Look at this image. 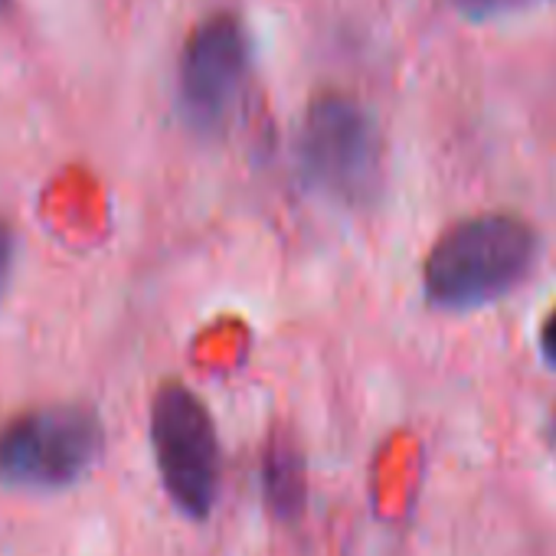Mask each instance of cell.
Segmentation results:
<instances>
[{
	"mask_svg": "<svg viewBox=\"0 0 556 556\" xmlns=\"http://www.w3.org/2000/svg\"><path fill=\"white\" fill-rule=\"evenodd\" d=\"M536 232L514 213H478L448 226L422 262L426 299L442 312H475L510 295L536 262Z\"/></svg>",
	"mask_w": 556,
	"mask_h": 556,
	"instance_id": "6da1fadb",
	"label": "cell"
},
{
	"mask_svg": "<svg viewBox=\"0 0 556 556\" xmlns=\"http://www.w3.org/2000/svg\"><path fill=\"white\" fill-rule=\"evenodd\" d=\"M299 164L328 200L370 203L383 184V138L367 105L348 92L315 96L299 135Z\"/></svg>",
	"mask_w": 556,
	"mask_h": 556,
	"instance_id": "7a4b0ae2",
	"label": "cell"
},
{
	"mask_svg": "<svg viewBox=\"0 0 556 556\" xmlns=\"http://www.w3.org/2000/svg\"><path fill=\"white\" fill-rule=\"evenodd\" d=\"M102 448L105 429L89 406H40L0 429V484L63 491L96 468Z\"/></svg>",
	"mask_w": 556,
	"mask_h": 556,
	"instance_id": "3957f363",
	"label": "cell"
},
{
	"mask_svg": "<svg viewBox=\"0 0 556 556\" xmlns=\"http://www.w3.org/2000/svg\"><path fill=\"white\" fill-rule=\"evenodd\" d=\"M151 448L170 504L206 520L219 494V439L210 409L184 383H164L151 400Z\"/></svg>",
	"mask_w": 556,
	"mask_h": 556,
	"instance_id": "277c9868",
	"label": "cell"
},
{
	"mask_svg": "<svg viewBox=\"0 0 556 556\" xmlns=\"http://www.w3.org/2000/svg\"><path fill=\"white\" fill-rule=\"evenodd\" d=\"M252 73V40L245 24L232 14H210L200 21L180 53L177 96L187 122L213 135L236 115Z\"/></svg>",
	"mask_w": 556,
	"mask_h": 556,
	"instance_id": "5b68a950",
	"label": "cell"
},
{
	"mask_svg": "<svg viewBox=\"0 0 556 556\" xmlns=\"http://www.w3.org/2000/svg\"><path fill=\"white\" fill-rule=\"evenodd\" d=\"M262 494L278 520H295L305 507V458L292 435L275 432L262 452Z\"/></svg>",
	"mask_w": 556,
	"mask_h": 556,
	"instance_id": "8992f818",
	"label": "cell"
},
{
	"mask_svg": "<svg viewBox=\"0 0 556 556\" xmlns=\"http://www.w3.org/2000/svg\"><path fill=\"white\" fill-rule=\"evenodd\" d=\"M452 4L468 21H491V17H501V14L523 11L527 4H533V0H452Z\"/></svg>",
	"mask_w": 556,
	"mask_h": 556,
	"instance_id": "52a82bcc",
	"label": "cell"
},
{
	"mask_svg": "<svg viewBox=\"0 0 556 556\" xmlns=\"http://www.w3.org/2000/svg\"><path fill=\"white\" fill-rule=\"evenodd\" d=\"M14 249H17V236L8 219H0V299H4L14 271Z\"/></svg>",
	"mask_w": 556,
	"mask_h": 556,
	"instance_id": "ba28073f",
	"label": "cell"
},
{
	"mask_svg": "<svg viewBox=\"0 0 556 556\" xmlns=\"http://www.w3.org/2000/svg\"><path fill=\"white\" fill-rule=\"evenodd\" d=\"M540 351H543V361L549 367H556V308L546 315V321L540 328Z\"/></svg>",
	"mask_w": 556,
	"mask_h": 556,
	"instance_id": "9c48e42d",
	"label": "cell"
},
{
	"mask_svg": "<svg viewBox=\"0 0 556 556\" xmlns=\"http://www.w3.org/2000/svg\"><path fill=\"white\" fill-rule=\"evenodd\" d=\"M8 8H11V0H0V14H4Z\"/></svg>",
	"mask_w": 556,
	"mask_h": 556,
	"instance_id": "30bf717a",
	"label": "cell"
},
{
	"mask_svg": "<svg viewBox=\"0 0 556 556\" xmlns=\"http://www.w3.org/2000/svg\"><path fill=\"white\" fill-rule=\"evenodd\" d=\"M553 442H556V416H553Z\"/></svg>",
	"mask_w": 556,
	"mask_h": 556,
	"instance_id": "8fae6325",
	"label": "cell"
}]
</instances>
